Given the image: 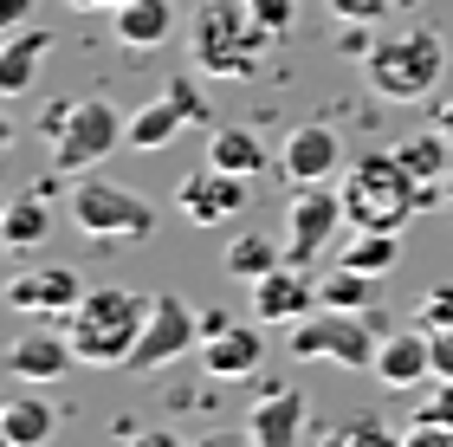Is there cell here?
I'll use <instances>...</instances> for the list:
<instances>
[{
  "label": "cell",
  "instance_id": "1",
  "mask_svg": "<svg viewBox=\"0 0 453 447\" xmlns=\"http://www.w3.org/2000/svg\"><path fill=\"white\" fill-rule=\"evenodd\" d=\"M150 304L156 298L136 292V286H97L58 324H65L78 363H91V370H123L130 351H136V337H142V324H150Z\"/></svg>",
  "mask_w": 453,
  "mask_h": 447
},
{
  "label": "cell",
  "instance_id": "2",
  "mask_svg": "<svg viewBox=\"0 0 453 447\" xmlns=\"http://www.w3.org/2000/svg\"><path fill=\"white\" fill-rule=\"evenodd\" d=\"M46 143H52V175L85 181L104 169V156L130 150V117H123L111 97H65V104L46 111Z\"/></svg>",
  "mask_w": 453,
  "mask_h": 447
},
{
  "label": "cell",
  "instance_id": "3",
  "mask_svg": "<svg viewBox=\"0 0 453 447\" xmlns=\"http://www.w3.org/2000/svg\"><path fill=\"white\" fill-rule=\"evenodd\" d=\"M265 52H273V33L246 13V0H201L188 13V58L208 78L246 85V78H259Z\"/></svg>",
  "mask_w": 453,
  "mask_h": 447
},
{
  "label": "cell",
  "instance_id": "4",
  "mask_svg": "<svg viewBox=\"0 0 453 447\" xmlns=\"http://www.w3.org/2000/svg\"><path fill=\"white\" fill-rule=\"evenodd\" d=\"M363 78L369 91L388 97V104H427L447 78V39L434 27H402V33H382L363 58Z\"/></svg>",
  "mask_w": 453,
  "mask_h": 447
},
{
  "label": "cell",
  "instance_id": "5",
  "mask_svg": "<svg viewBox=\"0 0 453 447\" xmlns=\"http://www.w3.org/2000/svg\"><path fill=\"white\" fill-rule=\"evenodd\" d=\"M421 195L427 189L402 169L395 150H388V156H357L343 169V214H349V227H388V234H402L408 220H415Z\"/></svg>",
  "mask_w": 453,
  "mask_h": 447
},
{
  "label": "cell",
  "instance_id": "6",
  "mask_svg": "<svg viewBox=\"0 0 453 447\" xmlns=\"http://www.w3.org/2000/svg\"><path fill=\"white\" fill-rule=\"evenodd\" d=\"M376 312H331L318 304L311 318L285 324V351L298 363H337V370H369L376 363Z\"/></svg>",
  "mask_w": 453,
  "mask_h": 447
},
{
  "label": "cell",
  "instance_id": "7",
  "mask_svg": "<svg viewBox=\"0 0 453 447\" xmlns=\"http://www.w3.org/2000/svg\"><path fill=\"white\" fill-rule=\"evenodd\" d=\"M72 220H78V234H91V240H150L156 234V201L123 189V181L85 175L72 189Z\"/></svg>",
  "mask_w": 453,
  "mask_h": 447
},
{
  "label": "cell",
  "instance_id": "8",
  "mask_svg": "<svg viewBox=\"0 0 453 447\" xmlns=\"http://www.w3.org/2000/svg\"><path fill=\"white\" fill-rule=\"evenodd\" d=\"M201 343V312L188 298H175V292H156L150 304V324H142V337H136V351L123 370H136V376H156V370H169L175 357H188Z\"/></svg>",
  "mask_w": 453,
  "mask_h": 447
},
{
  "label": "cell",
  "instance_id": "9",
  "mask_svg": "<svg viewBox=\"0 0 453 447\" xmlns=\"http://www.w3.org/2000/svg\"><path fill=\"white\" fill-rule=\"evenodd\" d=\"M343 189L318 181V189H292V208H285V259L292 266H311V253H324L343 227Z\"/></svg>",
  "mask_w": 453,
  "mask_h": 447
},
{
  "label": "cell",
  "instance_id": "10",
  "mask_svg": "<svg viewBox=\"0 0 453 447\" xmlns=\"http://www.w3.org/2000/svg\"><path fill=\"white\" fill-rule=\"evenodd\" d=\"M175 208H181L188 227H226V220L246 208V181L214 169V162H208V169H188L175 181Z\"/></svg>",
  "mask_w": 453,
  "mask_h": 447
},
{
  "label": "cell",
  "instance_id": "11",
  "mask_svg": "<svg viewBox=\"0 0 453 447\" xmlns=\"http://www.w3.org/2000/svg\"><path fill=\"white\" fill-rule=\"evenodd\" d=\"M337 169H343V136L324 124V117L292 124V136H285V150H279V175L292 181V189H318V181H331Z\"/></svg>",
  "mask_w": 453,
  "mask_h": 447
},
{
  "label": "cell",
  "instance_id": "12",
  "mask_svg": "<svg viewBox=\"0 0 453 447\" xmlns=\"http://www.w3.org/2000/svg\"><path fill=\"white\" fill-rule=\"evenodd\" d=\"M253 312H259V324H298V318H311L318 312V279L285 259V266H273L265 279H253Z\"/></svg>",
  "mask_w": 453,
  "mask_h": 447
},
{
  "label": "cell",
  "instance_id": "13",
  "mask_svg": "<svg viewBox=\"0 0 453 447\" xmlns=\"http://www.w3.org/2000/svg\"><path fill=\"white\" fill-rule=\"evenodd\" d=\"M304 421H311V402H304L292 382H265L259 402L246 409V428L259 435V447H298Z\"/></svg>",
  "mask_w": 453,
  "mask_h": 447
},
{
  "label": "cell",
  "instance_id": "14",
  "mask_svg": "<svg viewBox=\"0 0 453 447\" xmlns=\"http://www.w3.org/2000/svg\"><path fill=\"white\" fill-rule=\"evenodd\" d=\"M78 298H85V286H78L72 266H27V273L7 279V304H13V312H52V318H65Z\"/></svg>",
  "mask_w": 453,
  "mask_h": 447
},
{
  "label": "cell",
  "instance_id": "15",
  "mask_svg": "<svg viewBox=\"0 0 453 447\" xmlns=\"http://www.w3.org/2000/svg\"><path fill=\"white\" fill-rule=\"evenodd\" d=\"M376 382L382 389H421L427 376H434V343H427V331H388L376 343Z\"/></svg>",
  "mask_w": 453,
  "mask_h": 447
},
{
  "label": "cell",
  "instance_id": "16",
  "mask_svg": "<svg viewBox=\"0 0 453 447\" xmlns=\"http://www.w3.org/2000/svg\"><path fill=\"white\" fill-rule=\"evenodd\" d=\"M72 363H78V351H72V337H65V324H58V331H19L7 343V370L19 382H58Z\"/></svg>",
  "mask_w": 453,
  "mask_h": 447
},
{
  "label": "cell",
  "instance_id": "17",
  "mask_svg": "<svg viewBox=\"0 0 453 447\" xmlns=\"http://www.w3.org/2000/svg\"><path fill=\"white\" fill-rule=\"evenodd\" d=\"M259 363H265V337H259V324H226V331L201 337V370L220 376V382L253 376Z\"/></svg>",
  "mask_w": 453,
  "mask_h": 447
},
{
  "label": "cell",
  "instance_id": "18",
  "mask_svg": "<svg viewBox=\"0 0 453 447\" xmlns=\"http://www.w3.org/2000/svg\"><path fill=\"white\" fill-rule=\"evenodd\" d=\"M208 162H214V169H226V175H240V181H253V175L273 169L279 156L259 143V130L226 124V130H214V136H208Z\"/></svg>",
  "mask_w": 453,
  "mask_h": 447
},
{
  "label": "cell",
  "instance_id": "19",
  "mask_svg": "<svg viewBox=\"0 0 453 447\" xmlns=\"http://www.w3.org/2000/svg\"><path fill=\"white\" fill-rule=\"evenodd\" d=\"M111 27H117V39L130 52H150V46H162V39L175 33V0H123L111 13Z\"/></svg>",
  "mask_w": 453,
  "mask_h": 447
},
{
  "label": "cell",
  "instance_id": "20",
  "mask_svg": "<svg viewBox=\"0 0 453 447\" xmlns=\"http://www.w3.org/2000/svg\"><path fill=\"white\" fill-rule=\"evenodd\" d=\"M52 52V33L46 27H13L7 33V46H0V91L19 97L39 78V58Z\"/></svg>",
  "mask_w": 453,
  "mask_h": 447
},
{
  "label": "cell",
  "instance_id": "21",
  "mask_svg": "<svg viewBox=\"0 0 453 447\" xmlns=\"http://www.w3.org/2000/svg\"><path fill=\"white\" fill-rule=\"evenodd\" d=\"M52 435H58V409L46 396H13L0 409V441L7 447H52Z\"/></svg>",
  "mask_w": 453,
  "mask_h": 447
},
{
  "label": "cell",
  "instance_id": "22",
  "mask_svg": "<svg viewBox=\"0 0 453 447\" xmlns=\"http://www.w3.org/2000/svg\"><path fill=\"white\" fill-rule=\"evenodd\" d=\"M46 201H52L46 181L7 201V214H0V234H7V247H13V253H27V247H39V240L52 234V208H46Z\"/></svg>",
  "mask_w": 453,
  "mask_h": 447
},
{
  "label": "cell",
  "instance_id": "23",
  "mask_svg": "<svg viewBox=\"0 0 453 447\" xmlns=\"http://www.w3.org/2000/svg\"><path fill=\"white\" fill-rule=\"evenodd\" d=\"M188 130V117H181V104L169 91L162 97H150V104H136L130 111V150H142V156H156V150H169L175 136Z\"/></svg>",
  "mask_w": 453,
  "mask_h": 447
},
{
  "label": "cell",
  "instance_id": "24",
  "mask_svg": "<svg viewBox=\"0 0 453 447\" xmlns=\"http://www.w3.org/2000/svg\"><path fill=\"white\" fill-rule=\"evenodd\" d=\"M447 150H453V136H441L434 124H427L421 136H402V143H395V156H402V169L415 175L421 189H441V181L453 175V156H447Z\"/></svg>",
  "mask_w": 453,
  "mask_h": 447
},
{
  "label": "cell",
  "instance_id": "25",
  "mask_svg": "<svg viewBox=\"0 0 453 447\" xmlns=\"http://www.w3.org/2000/svg\"><path fill=\"white\" fill-rule=\"evenodd\" d=\"M226 279H240V286H253V279H265L273 266H285V240L273 234H234L226 240Z\"/></svg>",
  "mask_w": 453,
  "mask_h": 447
},
{
  "label": "cell",
  "instance_id": "26",
  "mask_svg": "<svg viewBox=\"0 0 453 447\" xmlns=\"http://www.w3.org/2000/svg\"><path fill=\"white\" fill-rule=\"evenodd\" d=\"M343 266H357V273H369V279H388L395 273V259H402V234H388V227H357L343 240Z\"/></svg>",
  "mask_w": 453,
  "mask_h": 447
},
{
  "label": "cell",
  "instance_id": "27",
  "mask_svg": "<svg viewBox=\"0 0 453 447\" xmlns=\"http://www.w3.org/2000/svg\"><path fill=\"white\" fill-rule=\"evenodd\" d=\"M318 304H331V312H376V279L337 259V266L318 279Z\"/></svg>",
  "mask_w": 453,
  "mask_h": 447
},
{
  "label": "cell",
  "instance_id": "28",
  "mask_svg": "<svg viewBox=\"0 0 453 447\" xmlns=\"http://www.w3.org/2000/svg\"><path fill=\"white\" fill-rule=\"evenodd\" d=\"M318 447H402V435L388 428L382 415H349V421H337Z\"/></svg>",
  "mask_w": 453,
  "mask_h": 447
},
{
  "label": "cell",
  "instance_id": "29",
  "mask_svg": "<svg viewBox=\"0 0 453 447\" xmlns=\"http://www.w3.org/2000/svg\"><path fill=\"white\" fill-rule=\"evenodd\" d=\"M246 13H253L273 39H285V33L298 27V0H246Z\"/></svg>",
  "mask_w": 453,
  "mask_h": 447
},
{
  "label": "cell",
  "instance_id": "30",
  "mask_svg": "<svg viewBox=\"0 0 453 447\" xmlns=\"http://www.w3.org/2000/svg\"><path fill=\"white\" fill-rule=\"evenodd\" d=\"M421 331H453V286L421 292Z\"/></svg>",
  "mask_w": 453,
  "mask_h": 447
},
{
  "label": "cell",
  "instance_id": "31",
  "mask_svg": "<svg viewBox=\"0 0 453 447\" xmlns=\"http://www.w3.org/2000/svg\"><path fill=\"white\" fill-rule=\"evenodd\" d=\"M162 91H169L175 104H181V117H188V124H208V104H201V91H195V78H188V72H175Z\"/></svg>",
  "mask_w": 453,
  "mask_h": 447
},
{
  "label": "cell",
  "instance_id": "32",
  "mask_svg": "<svg viewBox=\"0 0 453 447\" xmlns=\"http://www.w3.org/2000/svg\"><path fill=\"white\" fill-rule=\"evenodd\" d=\"M421 421H441V428H453V382L447 376H434V389L421 396V409H415Z\"/></svg>",
  "mask_w": 453,
  "mask_h": 447
},
{
  "label": "cell",
  "instance_id": "33",
  "mask_svg": "<svg viewBox=\"0 0 453 447\" xmlns=\"http://www.w3.org/2000/svg\"><path fill=\"white\" fill-rule=\"evenodd\" d=\"M402 447H453V428H441V421H408L402 428Z\"/></svg>",
  "mask_w": 453,
  "mask_h": 447
},
{
  "label": "cell",
  "instance_id": "34",
  "mask_svg": "<svg viewBox=\"0 0 453 447\" xmlns=\"http://www.w3.org/2000/svg\"><path fill=\"white\" fill-rule=\"evenodd\" d=\"M388 7H395V0H331V13H337V19H363V27H376Z\"/></svg>",
  "mask_w": 453,
  "mask_h": 447
},
{
  "label": "cell",
  "instance_id": "35",
  "mask_svg": "<svg viewBox=\"0 0 453 447\" xmlns=\"http://www.w3.org/2000/svg\"><path fill=\"white\" fill-rule=\"evenodd\" d=\"M195 447H259V435L253 428H208Z\"/></svg>",
  "mask_w": 453,
  "mask_h": 447
},
{
  "label": "cell",
  "instance_id": "36",
  "mask_svg": "<svg viewBox=\"0 0 453 447\" xmlns=\"http://www.w3.org/2000/svg\"><path fill=\"white\" fill-rule=\"evenodd\" d=\"M123 447H188V441H175L169 428H123Z\"/></svg>",
  "mask_w": 453,
  "mask_h": 447
},
{
  "label": "cell",
  "instance_id": "37",
  "mask_svg": "<svg viewBox=\"0 0 453 447\" xmlns=\"http://www.w3.org/2000/svg\"><path fill=\"white\" fill-rule=\"evenodd\" d=\"M427 343H434V376L453 382V331H427Z\"/></svg>",
  "mask_w": 453,
  "mask_h": 447
},
{
  "label": "cell",
  "instance_id": "38",
  "mask_svg": "<svg viewBox=\"0 0 453 447\" xmlns=\"http://www.w3.org/2000/svg\"><path fill=\"white\" fill-rule=\"evenodd\" d=\"M27 19H33V0H0V27H27Z\"/></svg>",
  "mask_w": 453,
  "mask_h": 447
},
{
  "label": "cell",
  "instance_id": "39",
  "mask_svg": "<svg viewBox=\"0 0 453 447\" xmlns=\"http://www.w3.org/2000/svg\"><path fill=\"white\" fill-rule=\"evenodd\" d=\"M427 124H434L441 136H453V97H441V104H427Z\"/></svg>",
  "mask_w": 453,
  "mask_h": 447
},
{
  "label": "cell",
  "instance_id": "40",
  "mask_svg": "<svg viewBox=\"0 0 453 447\" xmlns=\"http://www.w3.org/2000/svg\"><path fill=\"white\" fill-rule=\"evenodd\" d=\"M226 324H240L234 312H214V304H208V312H201V337H214V331H226Z\"/></svg>",
  "mask_w": 453,
  "mask_h": 447
},
{
  "label": "cell",
  "instance_id": "41",
  "mask_svg": "<svg viewBox=\"0 0 453 447\" xmlns=\"http://www.w3.org/2000/svg\"><path fill=\"white\" fill-rule=\"evenodd\" d=\"M65 7H78V13H97V7H111V13H117L123 0H65Z\"/></svg>",
  "mask_w": 453,
  "mask_h": 447
},
{
  "label": "cell",
  "instance_id": "42",
  "mask_svg": "<svg viewBox=\"0 0 453 447\" xmlns=\"http://www.w3.org/2000/svg\"><path fill=\"white\" fill-rule=\"evenodd\" d=\"M441 195H447V208H453V175H447V181H441Z\"/></svg>",
  "mask_w": 453,
  "mask_h": 447
},
{
  "label": "cell",
  "instance_id": "43",
  "mask_svg": "<svg viewBox=\"0 0 453 447\" xmlns=\"http://www.w3.org/2000/svg\"><path fill=\"white\" fill-rule=\"evenodd\" d=\"M395 7H421V0H395Z\"/></svg>",
  "mask_w": 453,
  "mask_h": 447
}]
</instances>
